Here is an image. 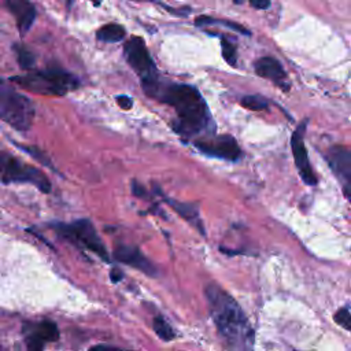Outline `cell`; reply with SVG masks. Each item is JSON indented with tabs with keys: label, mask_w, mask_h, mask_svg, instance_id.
<instances>
[{
	"label": "cell",
	"mask_w": 351,
	"mask_h": 351,
	"mask_svg": "<svg viewBox=\"0 0 351 351\" xmlns=\"http://www.w3.org/2000/svg\"><path fill=\"white\" fill-rule=\"evenodd\" d=\"M114 258L125 265L138 269L147 276L155 277L158 274V269L155 267V265L147 256H144V254L137 247L121 244L114 250Z\"/></svg>",
	"instance_id": "obj_12"
},
{
	"label": "cell",
	"mask_w": 351,
	"mask_h": 351,
	"mask_svg": "<svg viewBox=\"0 0 351 351\" xmlns=\"http://www.w3.org/2000/svg\"><path fill=\"white\" fill-rule=\"evenodd\" d=\"M221 47H222V56L226 60V63L232 67H236V64H237L236 47L225 37H221Z\"/></svg>",
	"instance_id": "obj_20"
},
{
	"label": "cell",
	"mask_w": 351,
	"mask_h": 351,
	"mask_svg": "<svg viewBox=\"0 0 351 351\" xmlns=\"http://www.w3.org/2000/svg\"><path fill=\"white\" fill-rule=\"evenodd\" d=\"M147 96L171 106L176 110V121L171 128L182 137L199 134H215V123L208 106L200 92L188 84L165 82L160 78L141 82Z\"/></svg>",
	"instance_id": "obj_1"
},
{
	"label": "cell",
	"mask_w": 351,
	"mask_h": 351,
	"mask_svg": "<svg viewBox=\"0 0 351 351\" xmlns=\"http://www.w3.org/2000/svg\"><path fill=\"white\" fill-rule=\"evenodd\" d=\"M96 37L104 43H119L125 37V29L118 23H107L97 30Z\"/></svg>",
	"instance_id": "obj_16"
},
{
	"label": "cell",
	"mask_w": 351,
	"mask_h": 351,
	"mask_svg": "<svg viewBox=\"0 0 351 351\" xmlns=\"http://www.w3.org/2000/svg\"><path fill=\"white\" fill-rule=\"evenodd\" d=\"M22 149H25V151H27V152H30V155L32 156H34L37 160H40L41 163H44V165H47V166H51V163H49V160L47 159V156L43 154V152H38L36 148H30V147H21Z\"/></svg>",
	"instance_id": "obj_23"
},
{
	"label": "cell",
	"mask_w": 351,
	"mask_h": 351,
	"mask_svg": "<svg viewBox=\"0 0 351 351\" xmlns=\"http://www.w3.org/2000/svg\"><path fill=\"white\" fill-rule=\"evenodd\" d=\"M307 119H304L302 123L298 125L295 132L291 136V149L295 160V166L298 169V173L302 178V181L310 186L317 185V177L311 169L306 144H304V134L307 128Z\"/></svg>",
	"instance_id": "obj_10"
},
{
	"label": "cell",
	"mask_w": 351,
	"mask_h": 351,
	"mask_svg": "<svg viewBox=\"0 0 351 351\" xmlns=\"http://www.w3.org/2000/svg\"><path fill=\"white\" fill-rule=\"evenodd\" d=\"M193 145L202 154L218 159L236 162L241 156V149L237 141L230 134H214L203 138H196L193 141Z\"/></svg>",
	"instance_id": "obj_8"
},
{
	"label": "cell",
	"mask_w": 351,
	"mask_h": 351,
	"mask_svg": "<svg viewBox=\"0 0 351 351\" xmlns=\"http://www.w3.org/2000/svg\"><path fill=\"white\" fill-rule=\"evenodd\" d=\"M240 104L247 110L261 111L269 107V100L262 95H248L241 99Z\"/></svg>",
	"instance_id": "obj_18"
},
{
	"label": "cell",
	"mask_w": 351,
	"mask_h": 351,
	"mask_svg": "<svg viewBox=\"0 0 351 351\" xmlns=\"http://www.w3.org/2000/svg\"><path fill=\"white\" fill-rule=\"evenodd\" d=\"M333 319H335L340 326H343L344 329L351 330V313H350L346 307L337 310V311L335 313V315H333Z\"/></svg>",
	"instance_id": "obj_22"
},
{
	"label": "cell",
	"mask_w": 351,
	"mask_h": 351,
	"mask_svg": "<svg viewBox=\"0 0 351 351\" xmlns=\"http://www.w3.org/2000/svg\"><path fill=\"white\" fill-rule=\"evenodd\" d=\"M250 5L254 8H259V10H266L270 7V1L267 0H251Z\"/></svg>",
	"instance_id": "obj_25"
},
{
	"label": "cell",
	"mask_w": 351,
	"mask_h": 351,
	"mask_svg": "<svg viewBox=\"0 0 351 351\" xmlns=\"http://www.w3.org/2000/svg\"><path fill=\"white\" fill-rule=\"evenodd\" d=\"M11 81L30 92L52 96H63L67 92L74 90L80 84L75 75L60 69L29 71L23 75L12 77Z\"/></svg>",
	"instance_id": "obj_3"
},
{
	"label": "cell",
	"mask_w": 351,
	"mask_h": 351,
	"mask_svg": "<svg viewBox=\"0 0 351 351\" xmlns=\"http://www.w3.org/2000/svg\"><path fill=\"white\" fill-rule=\"evenodd\" d=\"M4 5L15 16L16 27L21 36H25L36 19L34 5L30 1H25V0H7Z\"/></svg>",
	"instance_id": "obj_14"
},
{
	"label": "cell",
	"mask_w": 351,
	"mask_h": 351,
	"mask_svg": "<svg viewBox=\"0 0 351 351\" xmlns=\"http://www.w3.org/2000/svg\"><path fill=\"white\" fill-rule=\"evenodd\" d=\"M195 25L196 26H204V25H221V26H225L228 29H232L237 33H241V34H247L250 36V30L245 29L244 26L236 23V22H230V21H222V19H214V18H210L207 15H200L195 19Z\"/></svg>",
	"instance_id": "obj_17"
},
{
	"label": "cell",
	"mask_w": 351,
	"mask_h": 351,
	"mask_svg": "<svg viewBox=\"0 0 351 351\" xmlns=\"http://www.w3.org/2000/svg\"><path fill=\"white\" fill-rule=\"evenodd\" d=\"M0 182H29L43 193L51 191V182L41 170L21 162L8 152H0Z\"/></svg>",
	"instance_id": "obj_5"
},
{
	"label": "cell",
	"mask_w": 351,
	"mask_h": 351,
	"mask_svg": "<svg viewBox=\"0 0 351 351\" xmlns=\"http://www.w3.org/2000/svg\"><path fill=\"white\" fill-rule=\"evenodd\" d=\"M165 200L173 207V210L177 214H180L185 221H188L193 228H196L200 232V234L206 236L204 225H203V221L200 218L197 206H195L193 203H182V202H177V200L167 199V197Z\"/></svg>",
	"instance_id": "obj_15"
},
{
	"label": "cell",
	"mask_w": 351,
	"mask_h": 351,
	"mask_svg": "<svg viewBox=\"0 0 351 351\" xmlns=\"http://www.w3.org/2000/svg\"><path fill=\"white\" fill-rule=\"evenodd\" d=\"M117 103L118 106L122 108V110H130L132 106H133V100L126 96V95H121V96H117Z\"/></svg>",
	"instance_id": "obj_24"
},
{
	"label": "cell",
	"mask_w": 351,
	"mask_h": 351,
	"mask_svg": "<svg viewBox=\"0 0 351 351\" xmlns=\"http://www.w3.org/2000/svg\"><path fill=\"white\" fill-rule=\"evenodd\" d=\"M255 73L266 80H270L282 90H288L291 88V82L288 75L282 67V64L273 56H262L254 64Z\"/></svg>",
	"instance_id": "obj_13"
},
{
	"label": "cell",
	"mask_w": 351,
	"mask_h": 351,
	"mask_svg": "<svg viewBox=\"0 0 351 351\" xmlns=\"http://www.w3.org/2000/svg\"><path fill=\"white\" fill-rule=\"evenodd\" d=\"M132 189H133V193H134L136 196H143V195H145V189H144L140 184H137L136 181H133Z\"/></svg>",
	"instance_id": "obj_28"
},
{
	"label": "cell",
	"mask_w": 351,
	"mask_h": 351,
	"mask_svg": "<svg viewBox=\"0 0 351 351\" xmlns=\"http://www.w3.org/2000/svg\"><path fill=\"white\" fill-rule=\"evenodd\" d=\"M15 49H16V58H18V62H19L21 67L27 69V70L33 69L34 63H36L34 55L27 48H25L23 45H18Z\"/></svg>",
	"instance_id": "obj_21"
},
{
	"label": "cell",
	"mask_w": 351,
	"mask_h": 351,
	"mask_svg": "<svg viewBox=\"0 0 351 351\" xmlns=\"http://www.w3.org/2000/svg\"><path fill=\"white\" fill-rule=\"evenodd\" d=\"M110 277H111L112 282H118V281H121V280H122V277H123V273H122L119 269L114 267V269L110 271Z\"/></svg>",
	"instance_id": "obj_26"
},
{
	"label": "cell",
	"mask_w": 351,
	"mask_h": 351,
	"mask_svg": "<svg viewBox=\"0 0 351 351\" xmlns=\"http://www.w3.org/2000/svg\"><path fill=\"white\" fill-rule=\"evenodd\" d=\"M0 118L21 132L27 130L34 119L32 101L3 77H0Z\"/></svg>",
	"instance_id": "obj_4"
},
{
	"label": "cell",
	"mask_w": 351,
	"mask_h": 351,
	"mask_svg": "<svg viewBox=\"0 0 351 351\" xmlns=\"http://www.w3.org/2000/svg\"><path fill=\"white\" fill-rule=\"evenodd\" d=\"M208 308L219 333L233 346H248L254 332L239 303L217 284H208L204 289Z\"/></svg>",
	"instance_id": "obj_2"
},
{
	"label": "cell",
	"mask_w": 351,
	"mask_h": 351,
	"mask_svg": "<svg viewBox=\"0 0 351 351\" xmlns=\"http://www.w3.org/2000/svg\"><path fill=\"white\" fill-rule=\"evenodd\" d=\"M23 333L29 351H41L45 343L53 341L59 337L58 326L52 321L27 324L23 328Z\"/></svg>",
	"instance_id": "obj_11"
},
{
	"label": "cell",
	"mask_w": 351,
	"mask_h": 351,
	"mask_svg": "<svg viewBox=\"0 0 351 351\" xmlns=\"http://www.w3.org/2000/svg\"><path fill=\"white\" fill-rule=\"evenodd\" d=\"M90 351H129V350H122V348L110 347V346H96Z\"/></svg>",
	"instance_id": "obj_27"
},
{
	"label": "cell",
	"mask_w": 351,
	"mask_h": 351,
	"mask_svg": "<svg viewBox=\"0 0 351 351\" xmlns=\"http://www.w3.org/2000/svg\"><path fill=\"white\" fill-rule=\"evenodd\" d=\"M152 325H154L155 333H156L162 340L169 341V340L174 339V330H173V328L169 325V322H167L163 317H160V315L155 317Z\"/></svg>",
	"instance_id": "obj_19"
},
{
	"label": "cell",
	"mask_w": 351,
	"mask_h": 351,
	"mask_svg": "<svg viewBox=\"0 0 351 351\" xmlns=\"http://www.w3.org/2000/svg\"><path fill=\"white\" fill-rule=\"evenodd\" d=\"M325 158L329 169L341 185L343 195L351 202V149L344 145H332Z\"/></svg>",
	"instance_id": "obj_9"
},
{
	"label": "cell",
	"mask_w": 351,
	"mask_h": 351,
	"mask_svg": "<svg viewBox=\"0 0 351 351\" xmlns=\"http://www.w3.org/2000/svg\"><path fill=\"white\" fill-rule=\"evenodd\" d=\"M123 55L129 66L138 74L141 82L159 78L158 69L141 37H132L123 47Z\"/></svg>",
	"instance_id": "obj_7"
},
{
	"label": "cell",
	"mask_w": 351,
	"mask_h": 351,
	"mask_svg": "<svg viewBox=\"0 0 351 351\" xmlns=\"http://www.w3.org/2000/svg\"><path fill=\"white\" fill-rule=\"evenodd\" d=\"M55 229L63 239L71 241L81 248L92 251L106 262L110 261L107 250L89 219L84 218L71 223H56Z\"/></svg>",
	"instance_id": "obj_6"
}]
</instances>
